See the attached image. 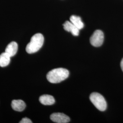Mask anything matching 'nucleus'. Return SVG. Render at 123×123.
Segmentation results:
<instances>
[{"label":"nucleus","instance_id":"obj_11","mask_svg":"<svg viewBox=\"0 0 123 123\" xmlns=\"http://www.w3.org/2000/svg\"><path fill=\"white\" fill-rule=\"evenodd\" d=\"M11 61V57L6 52L0 55V66L4 67L7 66Z\"/></svg>","mask_w":123,"mask_h":123},{"label":"nucleus","instance_id":"obj_8","mask_svg":"<svg viewBox=\"0 0 123 123\" xmlns=\"http://www.w3.org/2000/svg\"><path fill=\"white\" fill-rule=\"evenodd\" d=\"M26 104L22 100H13L12 102V108L15 111L21 112L26 108Z\"/></svg>","mask_w":123,"mask_h":123},{"label":"nucleus","instance_id":"obj_9","mask_svg":"<svg viewBox=\"0 0 123 123\" xmlns=\"http://www.w3.org/2000/svg\"><path fill=\"white\" fill-rule=\"evenodd\" d=\"M40 102L44 105H51L55 103V99L52 95L45 94L39 98Z\"/></svg>","mask_w":123,"mask_h":123},{"label":"nucleus","instance_id":"obj_13","mask_svg":"<svg viewBox=\"0 0 123 123\" xmlns=\"http://www.w3.org/2000/svg\"><path fill=\"white\" fill-rule=\"evenodd\" d=\"M120 66H121V68L122 69V70L123 71V59H122L121 61V63H120Z\"/></svg>","mask_w":123,"mask_h":123},{"label":"nucleus","instance_id":"obj_7","mask_svg":"<svg viewBox=\"0 0 123 123\" xmlns=\"http://www.w3.org/2000/svg\"><path fill=\"white\" fill-rule=\"evenodd\" d=\"M18 50V44L15 42H12L6 47L5 52L12 57L15 56Z\"/></svg>","mask_w":123,"mask_h":123},{"label":"nucleus","instance_id":"obj_3","mask_svg":"<svg viewBox=\"0 0 123 123\" xmlns=\"http://www.w3.org/2000/svg\"><path fill=\"white\" fill-rule=\"evenodd\" d=\"M92 104L98 110L104 111L107 109V103L105 98L101 94L98 92H92L89 97Z\"/></svg>","mask_w":123,"mask_h":123},{"label":"nucleus","instance_id":"obj_12","mask_svg":"<svg viewBox=\"0 0 123 123\" xmlns=\"http://www.w3.org/2000/svg\"><path fill=\"white\" fill-rule=\"evenodd\" d=\"M20 123H31L32 121L31 120L27 118H24L21 120Z\"/></svg>","mask_w":123,"mask_h":123},{"label":"nucleus","instance_id":"obj_1","mask_svg":"<svg viewBox=\"0 0 123 123\" xmlns=\"http://www.w3.org/2000/svg\"><path fill=\"white\" fill-rule=\"evenodd\" d=\"M69 71L63 68H57L50 71L47 75V79L49 82L57 84L68 78Z\"/></svg>","mask_w":123,"mask_h":123},{"label":"nucleus","instance_id":"obj_6","mask_svg":"<svg viewBox=\"0 0 123 123\" xmlns=\"http://www.w3.org/2000/svg\"><path fill=\"white\" fill-rule=\"evenodd\" d=\"M63 26L65 31L70 32L73 35L78 36L79 35V29L71 22L66 21L63 24Z\"/></svg>","mask_w":123,"mask_h":123},{"label":"nucleus","instance_id":"obj_10","mask_svg":"<svg viewBox=\"0 0 123 123\" xmlns=\"http://www.w3.org/2000/svg\"><path fill=\"white\" fill-rule=\"evenodd\" d=\"M70 20L71 22L76 26L79 30L84 28V23L82 21L81 18L79 16L72 15L71 16Z\"/></svg>","mask_w":123,"mask_h":123},{"label":"nucleus","instance_id":"obj_4","mask_svg":"<svg viewBox=\"0 0 123 123\" xmlns=\"http://www.w3.org/2000/svg\"><path fill=\"white\" fill-rule=\"evenodd\" d=\"M104 40V35L102 31L97 30L95 31L90 39L91 44L95 47L101 46Z\"/></svg>","mask_w":123,"mask_h":123},{"label":"nucleus","instance_id":"obj_5","mask_svg":"<svg viewBox=\"0 0 123 123\" xmlns=\"http://www.w3.org/2000/svg\"><path fill=\"white\" fill-rule=\"evenodd\" d=\"M50 119L57 123H67L70 121V118L68 116L61 113H53L50 116Z\"/></svg>","mask_w":123,"mask_h":123},{"label":"nucleus","instance_id":"obj_2","mask_svg":"<svg viewBox=\"0 0 123 123\" xmlns=\"http://www.w3.org/2000/svg\"><path fill=\"white\" fill-rule=\"evenodd\" d=\"M44 37L41 33H37L31 38V41L26 47V52L29 54L36 53L39 51L44 43Z\"/></svg>","mask_w":123,"mask_h":123}]
</instances>
